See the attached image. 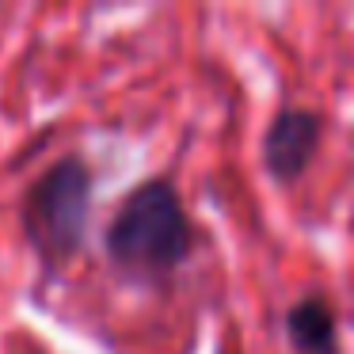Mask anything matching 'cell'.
Listing matches in <instances>:
<instances>
[{"label": "cell", "instance_id": "6da1fadb", "mask_svg": "<svg viewBox=\"0 0 354 354\" xmlns=\"http://www.w3.org/2000/svg\"><path fill=\"white\" fill-rule=\"evenodd\" d=\"M107 255L118 274L164 282L191 255V221L168 179L141 183L107 229Z\"/></svg>", "mask_w": 354, "mask_h": 354}, {"label": "cell", "instance_id": "3957f363", "mask_svg": "<svg viewBox=\"0 0 354 354\" xmlns=\"http://www.w3.org/2000/svg\"><path fill=\"white\" fill-rule=\"evenodd\" d=\"M324 138V122L313 111H282L263 138V164L278 183H297L316 160Z\"/></svg>", "mask_w": 354, "mask_h": 354}, {"label": "cell", "instance_id": "277c9868", "mask_svg": "<svg viewBox=\"0 0 354 354\" xmlns=\"http://www.w3.org/2000/svg\"><path fill=\"white\" fill-rule=\"evenodd\" d=\"M286 335L297 354H339L335 313L320 297H305L286 313Z\"/></svg>", "mask_w": 354, "mask_h": 354}, {"label": "cell", "instance_id": "7a4b0ae2", "mask_svg": "<svg viewBox=\"0 0 354 354\" xmlns=\"http://www.w3.org/2000/svg\"><path fill=\"white\" fill-rule=\"evenodd\" d=\"M92 214V171L80 156H65L24 198V232L46 267H62L80 252Z\"/></svg>", "mask_w": 354, "mask_h": 354}]
</instances>
